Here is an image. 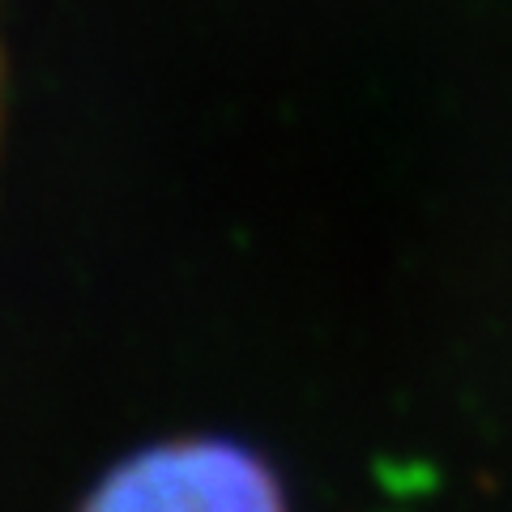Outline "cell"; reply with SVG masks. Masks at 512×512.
<instances>
[{"label":"cell","instance_id":"6da1fadb","mask_svg":"<svg viewBox=\"0 0 512 512\" xmlns=\"http://www.w3.org/2000/svg\"><path fill=\"white\" fill-rule=\"evenodd\" d=\"M86 504L137 508H269L278 474L235 440H163L107 474Z\"/></svg>","mask_w":512,"mask_h":512},{"label":"cell","instance_id":"7a4b0ae2","mask_svg":"<svg viewBox=\"0 0 512 512\" xmlns=\"http://www.w3.org/2000/svg\"><path fill=\"white\" fill-rule=\"evenodd\" d=\"M0 124H5V52H0Z\"/></svg>","mask_w":512,"mask_h":512}]
</instances>
